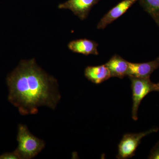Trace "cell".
<instances>
[{"label": "cell", "instance_id": "obj_1", "mask_svg": "<svg viewBox=\"0 0 159 159\" xmlns=\"http://www.w3.org/2000/svg\"><path fill=\"white\" fill-rule=\"evenodd\" d=\"M9 101L22 116L34 115L41 106L54 109L61 99L57 80L36 64L21 61L7 78Z\"/></svg>", "mask_w": 159, "mask_h": 159}, {"label": "cell", "instance_id": "obj_2", "mask_svg": "<svg viewBox=\"0 0 159 159\" xmlns=\"http://www.w3.org/2000/svg\"><path fill=\"white\" fill-rule=\"evenodd\" d=\"M18 146L16 150L21 159H31L36 156L43 149L45 143L34 136L26 125H19L17 137Z\"/></svg>", "mask_w": 159, "mask_h": 159}, {"label": "cell", "instance_id": "obj_3", "mask_svg": "<svg viewBox=\"0 0 159 159\" xmlns=\"http://www.w3.org/2000/svg\"><path fill=\"white\" fill-rule=\"evenodd\" d=\"M130 80L133 93L132 119L135 121L138 119V113L139 105L143 99L149 93L158 91L157 86L151 81L149 78H141L129 77Z\"/></svg>", "mask_w": 159, "mask_h": 159}, {"label": "cell", "instance_id": "obj_4", "mask_svg": "<svg viewBox=\"0 0 159 159\" xmlns=\"http://www.w3.org/2000/svg\"><path fill=\"white\" fill-rule=\"evenodd\" d=\"M158 130V128H152L140 133L125 134L119 143L117 158L126 159L132 157L135 155V152L142 139L149 134L157 132Z\"/></svg>", "mask_w": 159, "mask_h": 159}, {"label": "cell", "instance_id": "obj_5", "mask_svg": "<svg viewBox=\"0 0 159 159\" xmlns=\"http://www.w3.org/2000/svg\"><path fill=\"white\" fill-rule=\"evenodd\" d=\"M100 0H68L65 2L60 4L59 9H70L74 15L81 20L87 17L93 6Z\"/></svg>", "mask_w": 159, "mask_h": 159}, {"label": "cell", "instance_id": "obj_6", "mask_svg": "<svg viewBox=\"0 0 159 159\" xmlns=\"http://www.w3.org/2000/svg\"><path fill=\"white\" fill-rule=\"evenodd\" d=\"M138 0H123L111 9L100 20L97 25L98 29H104L127 11Z\"/></svg>", "mask_w": 159, "mask_h": 159}, {"label": "cell", "instance_id": "obj_7", "mask_svg": "<svg viewBox=\"0 0 159 159\" xmlns=\"http://www.w3.org/2000/svg\"><path fill=\"white\" fill-rule=\"evenodd\" d=\"M159 68V57L154 60L145 63L129 62V77L148 78L150 75Z\"/></svg>", "mask_w": 159, "mask_h": 159}, {"label": "cell", "instance_id": "obj_8", "mask_svg": "<svg viewBox=\"0 0 159 159\" xmlns=\"http://www.w3.org/2000/svg\"><path fill=\"white\" fill-rule=\"evenodd\" d=\"M98 46V43L96 42L84 39L74 40L70 42L68 47L69 50L74 53L85 55L90 54L97 55L99 54L97 50Z\"/></svg>", "mask_w": 159, "mask_h": 159}, {"label": "cell", "instance_id": "obj_9", "mask_svg": "<svg viewBox=\"0 0 159 159\" xmlns=\"http://www.w3.org/2000/svg\"><path fill=\"white\" fill-rule=\"evenodd\" d=\"M105 65L110 72L111 77L122 79L128 76L129 62L118 54L114 55Z\"/></svg>", "mask_w": 159, "mask_h": 159}, {"label": "cell", "instance_id": "obj_10", "mask_svg": "<svg viewBox=\"0 0 159 159\" xmlns=\"http://www.w3.org/2000/svg\"><path fill=\"white\" fill-rule=\"evenodd\" d=\"M84 76L93 83L99 84L111 77L109 70L105 65L89 66L84 70Z\"/></svg>", "mask_w": 159, "mask_h": 159}, {"label": "cell", "instance_id": "obj_11", "mask_svg": "<svg viewBox=\"0 0 159 159\" xmlns=\"http://www.w3.org/2000/svg\"><path fill=\"white\" fill-rule=\"evenodd\" d=\"M139 3L155 20L159 18V0H140Z\"/></svg>", "mask_w": 159, "mask_h": 159}, {"label": "cell", "instance_id": "obj_12", "mask_svg": "<svg viewBox=\"0 0 159 159\" xmlns=\"http://www.w3.org/2000/svg\"><path fill=\"white\" fill-rule=\"evenodd\" d=\"M21 159L19 155L16 151L10 153L3 154L0 156V159Z\"/></svg>", "mask_w": 159, "mask_h": 159}, {"label": "cell", "instance_id": "obj_13", "mask_svg": "<svg viewBox=\"0 0 159 159\" xmlns=\"http://www.w3.org/2000/svg\"><path fill=\"white\" fill-rule=\"evenodd\" d=\"M149 159H159V143L152 151Z\"/></svg>", "mask_w": 159, "mask_h": 159}, {"label": "cell", "instance_id": "obj_14", "mask_svg": "<svg viewBox=\"0 0 159 159\" xmlns=\"http://www.w3.org/2000/svg\"><path fill=\"white\" fill-rule=\"evenodd\" d=\"M156 23L158 24V25L159 26V18L156 21Z\"/></svg>", "mask_w": 159, "mask_h": 159}, {"label": "cell", "instance_id": "obj_15", "mask_svg": "<svg viewBox=\"0 0 159 159\" xmlns=\"http://www.w3.org/2000/svg\"><path fill=\"white\" fill-rule=\"evenodd\" d=\"M157 86L158 89V92H159V83L157 84Z\"/></svg>", "mask_w": 159, "mask_h": 159}]
</instances>
